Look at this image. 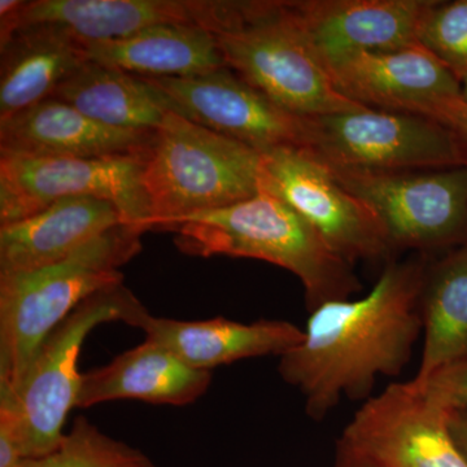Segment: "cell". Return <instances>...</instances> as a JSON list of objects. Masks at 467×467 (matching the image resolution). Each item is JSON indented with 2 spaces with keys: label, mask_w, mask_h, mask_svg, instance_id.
<instances>
[{
  "label": "cell",
  "mask_w": 467,
  "mask_h": 467,
  "mask_svg": "<svg viewBox=\"0 0 467 467\" xmlns=\"http://www.w3.org/2000/svg\"><path fill=\"white\" fill-rule=\"evenodd\" d=\"M155 230L174 233L177 247L192 256L244 257L290 270L304 285L309 312L327 301L350 299L362 288L352 264L265 190L238 204L165 221Z\"/></svg>",
  "instance_id": "obj_2"
},
{
  "label": "cell",
  "mask_w": 467,
  "mask_h": 467,
  "mask_svg": "<svg viewBox=\"0 0 467 467\" xmlns=\"http://www.w3.org/2000/svg\"><path fill=\"white\" fill-rule=\"evenodd\" d=\"M26 2L24 0H2L0 2V47L20 29V15Z\"/></svg>",
  "instance_id": "obj_29"
},
{
  "label": "cell",
  "mask_w": 467,
  "mask_h": 467,
  "mask_svg": "<svg viewBox=\"0 0 467 467\" xmlns=\"http://www.w3.org/2000/svg\"><path fill=\"white\" fill-rule=\"evenodd\" d=\"M260 162L251 147L169 112L144 160L150 220L143 233L165 221L254 198L260 192Z\"/></svg>",
  "instance_id": "obj_4"
},
{
  "label": "cell",
  "mask_w": 467,
  "mask_h": 467,
  "mask_svg": "<svg viewBox=\"0 0 467 467\" xmlns=\"http://www.w3.org/2000/svg\"><path fill=\"white\" fill-rule=\"evenodd\" d=\"M81 41L88 61L137 76L193 77L227 67L216 36L189 24L152 26L119 39Z\"/></svg>",
  "instance_id": "obj_21"
},
{
  "label": "cell",
  "mask_w": 467,
  "mask_h": 467,
  "mask_svg": "<svg viewBox=\"0 0 467 467\" xmlns=\"http://www.w3.org/2000/svg\"><path fill=\"white\" fill-rule=\"evenodd\" d=\"M0 57V124L50 99L88 61L81 38L55 24L21 27Z\"/></svg>",
  "instance_id": "obj_20"
},
{
  "label": "cell",
  "mask_w": 467,
  "mask_h": 467,
  "mask_svg": "<svg viewBox=\"0 0 467 467\" xmlns=\"http://www.w3.org/2000/svg\"><path fill=\"white\" fill-rule=\"evenodd\" d=\"M20 467H156L142 451L104 434L85 417H78L57 450Z\"/></svg>",
  "instance_id": "obj_24"
},
{
  "label": "cell",
  "mask_w": 467,
  "mask_h": 467,
  "mask_svg": "<svg viewBox=\"0 0 467 467\" xmlns=\"http://www.w3.org/2000/svg\"><path fill=\"white\" fill-rule=\"evenodd\" d=\"M420 389L448 410L467 411V359L442 368Z\"/></svg>",
  "instance_id": "obj_27"
},
{
  "label": "cell",
  "mask_w": 467,
  "mask_h": 467,
  "mask_svg": "<svg viewBox=\"0 0 467 467\" xmlns=\"http://www.w3.org/2000/svg\"><path fill=\"white\" fill-rule=\"evenodd\" d=\"M326 69L344 97L371 109L407 112L422 101L461 95L459 79L420 45L358 52Z\"/></svg>",
  "instance_id": "obj_16"
},
{
  "label": "cell",
  "mask_w": 467,
  "mask_h": 467,
  "mask_svg": "<svg viewBox=\"0 0 467 467\" xmlns=\"http://www.w3.org/2000/svg\"><path fill=\"white\" fill-rule=\"evenodd\" d=\"M418 43L461 82L467 75V0H434L420 24Z\"/></svg>",
  "instance_id": "obj_25"
},
{
  "label": "cell",
  "mask_w": 467,
  "mask_h": 467,
  "mask_svg": "<svg viewBox=\"0 0 467 467\" xmlns=\"http://www.w3.org/2000/svg\"><path fill=\"white\" fill-rule=\"evenodd\" d=\"M450 417L411 380L392 383L358 409L339 441L384 467H467Z\"/></svg>",
  "instance_id": "obj_12"
},
{
  "label": "cell",
  "mask_w": 467,
  "mask_h": 467,
  "mask_svg": "<svg viewBox=\"0 0 467 467\" xmlns=\"http://www.w3.org/2000/svg\"><path fill=\"white\" fill-rule=\"evenodd\" d=\"M226 2L207 0H34L20 15V29L33 24L67 27L86 41L119 39L158 26L189 24L214 32Z\"/></svg>",
  "instance_id": "obj_17"
},
{
  "label": "cell",
  "mask_w": 467,
  "mask_h": 467,
  "mask_svg": "<svg viewBox=\"0 0 467 467\" xmlns=\"http://www.w3.org/2000/svg\"><path fill=\"white\" fill-rule=\"evenodd\" d=\"M213 34L227 67L295 115L368 109L335 88L285 2H235L226 26Z\"/></svg>",
  "instance_id": "obj_6"
},
{
  "label": "cell",
  "mask_w": 467,
  "mask_h": 467,
  "mask_svg": "<svg viewBox=\"0 0 467 467\" xmlns=\"http://www.w3.org/2000/svg\"><path fill=\"white\" fill-rule=\"evenodd\" d=\"M461 97L467 101V75L461 79Z\"/></svg>",
  "instance_id": "obj_32"
},
{
  "label": "cell",
  "mask_w": 467,
  "mask_h": 467,
  "mask_svg": "<svg viewBox=\"0 0 467 467\" xmlns=\"http://www.w3.org/2000/svg\"><path fill=\"white\" fill-rule=\"evenodd\" d=\"M425 346L414 386L467 359V243L427 264L420 292Z\"/></svg>",
  "instance_id": "obj_23"
},
{
  "label": "cell",
  "mask_w": 467,
  "mask_h": 467,
  "mask_svg": "<svg viewBox=\"0 0 467 467\" xmlns=\"http://www.w3.org/2000/svg\"><path fill=\"white\" fill-rule=\"evenodd\" d=\"M324 164L376 212L396 251L426 254L466 244V167L376 171Z\"/></svg>",
  "instance_id": "obj_7"
},
{
  "label": "cell",
  "mask_w": 467,
  "mask_h": 467,
  "mask_svg": "<svg viewBox=\"0 0 467 467\" xmlns=\"http://www.w3.org/2000/svg\"><path fill=\"white\" fill-rule=\"evenodd\" d=\"M312 126L309 150L335 167L376 171L463 167L454 135L429 117L368 109L312 117Z\"/></svg>",
  "instance_id": "obj_10"
},
{
  "label": "cell",
  "mask_w": 467,
  "mask_h": 467,
  "mask_svg": "<svg viewBox=\"0 0 467 467\" xmlns=\"http://www.w3.org/2000/svg\"><path fill=\"white\" fill-rule=\"evenodd\" d=\"M144 158H47L0 153V226L39 213L64 198L115 204L126 226L143 234L150 204L143 187Z\"/></svg>",
  "instance_id": "obj_8"
},
{
  "label": "cell",
  "mask_w": 467,
  "mask_h": 467,
  "mask_svg": "<svg viewBox=\"0 0 467 467\" xmlns=\"http://www.w3.org/2000/svg\"><path fill=\"white\" fill-rule=\"evenodd\" d=\"M211 383V371L190 368L171 350L146 339L106 367L84 373L77 408L116 400L184 407L199 400Z\"/></svg>",
  "instance_id": "obj_19"
},
{
  "label": "cell",
  "mask_w": 467,
  "mask_h": 467,
  "mask_svg": "<svg viewBox=\"0 0 467 467\" xmlns=\"http://www.w3.org/2000/svg\"><path fill=\"white\" fill-rule=\"evenodd\" d=\"M156 131L100 124L54 98L0 124V153L47 158H147Z\"/></svg>",
  "instance_id": "obj_15"
},
{
  "label": "cell",
  "mask_w": 467,
  "mask_h": 467,
  "mask_svg": "<svg viewBox=\"0 0 467 467\" xmlns=\"http://www.w3.org/2000/svg\"><path fill=\"white\" fill-rule=\"evenodd\" d=\"M404 113L429 117L445 126L459 142L463 167L467 168V101L461 95L422 101L409 107Z\"/></svg>",
  "instance_id": "obj_26"
},
{
  "label": "cell",
  "mask_w": 467,
  "mask_h": 467,
  "mask_svg": "<svg viewBox=\"0 0 467 467\" xmlns=\"http://www.w3.org/2000/svg\"><path fill=\"white\" fill-rule=\"evenodd\" d=\"M260 155V189L290 205L335 254L352 265L392 260L396 250L376 212L344 189L312 150L279 147Z\"/></svg>",
  "instance_id": "obj_9"
},
{
  "label": "cell",
  "mask_w": 467,
  "mask_h": 467,
  "mask_svg": "<svg viewBox=\"0 0 467 467\" xmlns=\"http://www.w3.org/2000/svg\"><path fill=\"white\" fill-rule=\"evenodd\" d=\"M427 264L426 254L389 261L367 296L309 312L303 342L279 358L278 371L303 393L310 418L324 420L343 396L364 400L378 376H399L407 367L423 330Z\"/></svg>",
  "instance_id": "obj_1"
},
{
  "label": "cell",
  "mask_w": 467,
  "mask_h": 467,
  "mask_svg": "<svg viewBox=\"0 0 467 467\" xmlns=\"http://www.w3.org/2000/svg\"><path fill=\"white\" fill-rule=\"evenodd\" d=\"M335 467H384L379 463L374 462L373 460L367 459L361 454L356 453L348 447L337 442V462Z\"/></svg>",
  "instance_id": "obj_31"
},
{
  "label": "cell",
  "mask_w": 467,
  "mask_h": 467,
  "mask_svg": "<svg viewBox=\"0 0 467 467\" xmlns=\"http://www.w3.org/2000/svg\"><path fill=\"white\" fill-rule=\"evenodd\" d=\"M24 460L26 457L14 429L0 418V467H20Z\"/></svg>",
  "instance_id": "obj_28"
},
{
  "label": "cell",
  "mask_w": 467,
  "mask_h": 467,
  "mask_svg": "<svg viewBox=\"0 0 467 467\" xmlns=\"http://www.w3.org/2000/svg\"><path fill=\"white\" fill-rule=\"evenodd\" d=\"M54 99L75 107L100 124L156 131L173 103L147 77L88 61L58 86Z\"/></svg>",
  "instance_id": "obj_22"
},
{
  "label": "cell",
  "mask_w": 467,
  "mask_h": 467,
  "mask_svg": "<svg viewBox=\"0 0 467 467\" xmlns=\"http://www.w3.org/2000/svg\"><path fill=\"white\" fill-rule=\"evenodd\" d=\"M434 0H304L285 9L325 67L358 52L420 45L418 32Z\"/></svg>",
  "instance_id": "obj_13"
},
{
  "label": "cell",
  "mask_w": 467,
  "mask_h": 467,
  "mask_svg": "<svg viewBox=\"0 0 467 467\" xmlns=\"http://www.w3.org/2000/svg\"><path fill=\"white\" fill-rule=\"evenodd\" d=\"M140 300L124 284L86 299L43 340L15 389H0V418L18 438L26 459L57 450L64 425L77 408L82 376L78 361L86 337L98 326L128 325Z\"/></svg>",
  "instance_id": "obj_5"
},
{
  "label": "cell",
  "mask_w": 467,
  "mask_h": 467,
  "mask_svg": "<svg viewBox=\"0 0 467 467\" xmlns=\"http://www.w3.org/2000/svg\"><path fill=\"white\" fill-rule=\"evenodd\" d=\"M128 325L140 328L146 339L171 350L190 368L202 371L242 359L281 358L304 339L303 328L282 319H259L252 324L223 317L180 321L156 317L144 306L137 309Z\"/></svg>",
  "instance_id": "obj_14"
},
{
  "label": "cell",
  "mask_w": 467,
  "mask_h": 467,
  "mask_svg": "<svg viewBox=\"0 0 467 467\" xmlns=\"http://www.w3.org/2000/svg\"><path fill=\"white\" fill-rule=\"evenodd\" d=\"M119 225H125L124 218L112 202L58 199L34 216L0 226V275L58 263Z\"/></svg>",
  "instance_id": "obj_18"
},
{
  "label": "cell",
  "mask_w": 467,
  "mask_h": 467,
  "mask_svg": "<svg viewBox=\"0 0 467 467\" xmlns=\"http://www.w3.org/2000/svg\"><path fill=\"white\" fill-rule=\"evenodd\" d=\"M450 430L457 448L467 460V411H451Z\"/></svg>",
  "instance_id": "obj_30"
},
{
  "label": "cell",
  "mask_w": 467,
  "mask_h": 467,
  "mask_svg": "<svg viewBox=\"0 0 467 467\" xmlns=\"http://www.w3.org/2000/svg\"><path fill=\"white\" fill-rule=\"evenodd\" d=\"M165 92L174 112L259 153L313 146L312 117L295 115L230 67L193 77H147Z\"/></svg>",
  "instance_id": "obj_11"
},
{
  "label": "cell",
  "mask_w": 467,
  "mask_h": 467,
  "mask_svg": "<svg viewBox=\"0 0 467 467\" xmlns=\"http://www.w3.org/2000/svg\"><path fill=\"white\" fill-rule=\"evenodd\" d=\"M142 233L119 225L67 259L0 275V389H15L48 334L86 299L124 284L121 266L142 250Z\"/></svg>",
  "instance_id": "obj_3"
}]
</instances>
